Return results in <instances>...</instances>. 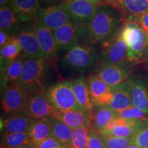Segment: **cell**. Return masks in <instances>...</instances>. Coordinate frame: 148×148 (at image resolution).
<instances>
[{"label": "cell", "instance_id": "cell-1", "mask_svg": "<svg viewBox=\"0 0 148 148\" xmlns=\"http://www.w3.org/2000/svg\"><path fill=\"white\" fill-rule=\"evenodd\" d=\"M111 8L101 5L95 15L85 26L84 36L90 43L102 44L121 27L119 25L123 21V17L119 18Z\"/></svg>", "mask_w": 148, "mask_h": 148}, {"label": "cell", "instance_id": "cell-2", "mask_svg": "<svg viewBox=\"0 0 148 148\" xmlns=\"http://www.w3.org/2000/svg\"><path fill=\"white\" fill-rule=\"evenodd\" d=\"M121 36L127 45V60L131 63L144 62L148 33L132 18H123Z\"/></svg>", "mask_w": 148, "mask_h": 148}, {"label": "cell", "instance_id": "cell-3", "mask_svg": "<svg viewBox=\"0 0 148 148\" xmlns=\"http://www.w3.org/2000/svg\"><path fill=\"white\" fill-rule=\"evenodd\" d=\"M97 60V54L92 46L77 43L66 51L61 58L60 64L71 72L82 73L91 69Z\"/></svg>", "mask_w": 148, "mask_h": 148}, {"label": "cell", "instance_id": "cell-4", "mask_svg": "<svg viewBox=\"0 0 148 148\" xmlns=\"http://www.w3.org/2000/svg\"><path fill=\"white\" fill-rule=\"evenodd\" d=\"M47 71V63L45 59L25 58L17 84L27 92L38 90L45 82Z\"/></svg>", "mask_w": 148, "mask_h": 148}, {"label": "cell", "instance_id": "cell-5", "mask_svg": "<svg viewBox=\"0 0 148 148\" xmlns=\"http://www.w3.org/2000/svg\"><path fill=\"white\" fill-rule=\"evenodd\" d=\"M29 97V92L17 84L7 86L1 97V111L8 117L27 114Z\"/></svg>", "mask_w": 148, "mask_h": 148}, {"label": "cell", "instance_id": "cell-6", "mask_svg": "<svg viewBox=\"0 0 148 148\" xmlns=\"http://www.w3.org/2000/svg\"><path fill=\"white\" fill-rule=\"evenodd\" d=\"M45 93L56 110L82 111L77 104L70 81L56 83L47 88Z\"/></svg>", "mask_w": 148, "mask_h": 148}, {"label": "cell", "instance_id": "cell-7", "mask_svg": "<svg viewBox=\"0 0 148 148\" xmlns=\"http://www.w3.org/2000/svg\"><path fill=\"white\" fill-rule=\"evenodd\" d=\"M121 27L111 38L101 44L103 62L104 63L121 64L128 62L127 45L121 36Z\"/></svg>", "mask_w": 148, "mask_h": 148}, {"label": "cell", "instance_id": "cell-8", "mask_svg": "<svg viewBox=\"0 0 148 148\" xmlns=\"http://www.w3.org/2000/svg\"><path fill=\"white\" fill-rule=\"evenodd\" d=\"M131 62L121 64H110L102 62L98 68L97 75L103 82L114 88L125 82L130 76L132 71Z\"/></svg>", "mask_w": 148, "mask_h": 148}, {"label": "cell", "instance_id": "cell-9", "mask_svg": "<svg viewBox=\"0 0 148 148\" xmlns=\"http://www.w3.org/2000/svg\"><path fill=\"white\" fill-rule=\"evenodd\" d=\"M63 4L71 21L80 26H86L100 7L88 0H71Z\"/></svg>", "mask_w": 148, "mask_h": 148}, {"label": "cell", "instance_id": "cell-10", "mask_svg": "<svg viewBox=\"0 0 148 148\" xmlns=\"http://www.w3.org/2000/svg\"><path fill=\"white\" fill-rule=\"evenodd\" d=\"M58 50H66L78 43L84 36L85 26H80L71 21L52 32Z\"/></svg>", "mask_w": 148, "mask_h": 148}, {"label": "cell", "instance_id": "cell-11", "mask_svg": "<svg viewBox=\"0 0 148 148\" xmlns=\"http://www.w3.org/2000/svg\"><path fill=\"white\" fill-rule=\"evenodd\" d=\"M37 19L52 32L71 21L63 3L40 8Z\"/></svg>", "mask_w": 148, "mask_h": 148}, {"label": "cell", "instance_id": "cell-12", "mask_svg": "<svg viewBox=\"0 0 148 148\" xmlns=\"http://www.w3.org/2000/svg\"><path fill=\"white\" fill-rule=\"evenodd\" d=\"M145 121L127 119L118 116L99 133L102 136L109 135L117 137H133L141 128Z\"/></svg>", "mask_w": 148, "mask_h": 148}, {"label": "cell", "instance_id": "cell-13", "mask_svg": "<svg viewBox=\"0 0 148 148\" xmlns=\"http://www.w3.org/2000/svg\"><path fill=\"white\" fill-rule=\"evenodd\" d=\"M132 105L148 113V77L132 74L127 79Z\"/></svg>", "mask_w": 148, "mask_h": 148}, {"label": "cell", "instance_id": "cell-14", "mask_svg": "<svg viewBox=\"0 0 148 148\" xmlns=\"http://www.w3.org/2000/svg\"><path fill=\"white\" fill-rule=\"evenodd\" d=\"M56 109L45 92H35L29 97L27 114L35 120L54 117Z\"/></svg>", "mask_w": 148, "mask_h": 148}, {"label": "cell", "instance_id": "cell-15", "mask_svg": "<svg viewBox=\"0 0 148 148\" xmlns=\"http://www.w3.org/2000/svg\"><path fill=\"white\" fill-rule=\"evenodd\" d=\"M86 82L90 98L95 106H109L113 98V88L110 87L97 75H90Z\"/></svg>", "mask_w": 148, "mask_h": 148}, {"label": "cell", "instance_id": "cell-16", "mask_svg": "<svg viewBox=\"0 0 148 148\" xmlns=\"http://www.w3.org/2000/svg\"><path fill=\"white\" fill-rule=\"evenodd\" d=\"M32 27L36 33L43 58L49 61L54 60L58 49L52 31L43 25L38 19L35 20Z\"/></svg>", "mask_w": 148, "mask_h": 148}, {"label": "cell", "instance_id": "cell-17", "mask_svg": "<svg viewBox=\"0 0 148 148\" xmlns=\"http://www.w3.org/2000/svg\"><path fill=\"white\" fill-rule=\"evenodd\" d=\"M16 38L21 47L22 56L24 58H43L33 27L23 29L18 33Z\"/></svg>", "mask_w": 148, "mask_h": 148}, {"label": "cell", "instance_id": "cell-18", "mask_svg": "<svg viewBox=\"0 0 148 148\" xmlns=\"http://www.w3.org/2000/svg\"><path fill=\"white\" fill-rule=\"evenodd\" d=\"M55 118L60 119L72 130L81 127H91L92 110H56Z\"/></svg>", "mask_w": 148, "mask_h": 148}, {"label": "cell", "instance_id": "cell-19", "mask_svg": "<svg viewBox=\"0 0 148 148\" xmlns=\"http://www.w3.org/2000/svg\"><path fill=\"white\" fill-rule=\"evenodd\" d=\"M106 5L119 10L123 18H136L148 11V0H113Z\"/></svg>", "mask_w": 148, "mask_h": 148}, {"label": "cell", "instance_id": "cell-20", "mask_svg": "<svg viewBox=\"0 0 148 148\" xmlns=\"http://www.w3.org/2000/svg\"><path fill=\"white\" fill-rule=\"evenodd\" d=\"M9 6L21 22L35 21L40 9L39 0H9Z\"/></svg>", "mask_w": 148, "mask_h": 148}, {"label": "cell", "instance_id": "cell-21", "mask_svg": "<svg viewBox=\"0 0 148 148\" xmlns=\"http://www.w3.org/2000/svg\"><path fill=\"white\" fill-rule=\"evenodd\" d=\"M35 119L27 114L12 116L1 119V136L14 133L29 132Z\"/></svg>", "mask_w": 148, "mask_h": 148}, {"label": "cell", "instance_id": "cell-22", "mask_svg": "<svg viewBox=\"0 0 148 148\" xmlns=\"http://www.w3.org/2000/svg\"><path fill=\"white\" fill-rule=\"evenodd\" d=\"M72 88L77 104L82 111H90L93 110L95 104L90 98L87 82L84 77H80L71 82Z\"/></svg>", "mask_w": 148, "mask_h": 148}, {"label": "cell", "instance_id": "cell-23", "mask_svg": "<svg viewBox=\"0 0 148 148\" xmlns=\"http://www.w3.org/2000/svg\"><path fill=\"white\" fill-rule=\"evenodd\" d=\"M118 116L117 112L108 106H95L92 110L91 129L100 132Z\"/></svg>", "mask_w": 148, "mask_h": 148}, {"label": "cell", "instance_id": "cell-24", "mask_svg": "<svg viewBox=\"0 0 148 148\" xmlns=\"http://www.w3.org/2000/svg\"><path fill=\"white\" fill-rule=\"evenodd\" d=\"M114 95L109 107L116 112L132 106V97L127 81L113 88Z\"/></svg>", "mask_w": 148, "mask_h": 148}, {"label": "cell", "instance_id": "cell-25", "mask_svg": "<svg viewBox=\"0 0 148 148\" xmlns=\"http://www.w3.org/2000/svg\"><path fill=\"white\" fill-rule=\"evenodd\" d=\"M28 133L33 146H36L46 138L52 136L49 118L35 120Z\"/></svg>", "mask_w": 148, "mask_h": 148}, {"label": "cell", "instance_id": "cell-26", "mask_svg": "<svg viewBox=\"0 0 148 148\" xmlns=\"http://www.w3.org/2000/svg\"><path fill=\"white\" fill-rule=\"evenodd\" d=\"M52 136L66 147L71 146L73 130L64 122L55 117H49Z\"/></svg>", "mask_w": 148, "mask_h": 148}, {"label": "cell", "instance_id": "cell-27", "mask_svg": "<svg viewBox=\"0 0 148 148\" xmlns=\"http://www.w3.org/2000/svg\"><path fill=\"white\" fill-rule=\"evenodd\" d=\"M1 69L19 58L22 49L16 37H10L4 46L1 47Z\"/></svg>", "mask_w": 148, "mask_h": 148}, {"label": "cell", "instance_id": "cell-28", "mask_svg": "<svg viewBox=\"0 0 148 148\" xmlns=\"http://www.w3.org/2000/svg\"><path fill=\"white\" fill-rule=\"evenodd\" d=\"M24 60L25 58L22 56L5 65L4 67L1 68V78L3 77V82L4 84H17L21 75Z\"/></svg>", "mask_w": 148, "mask_h": 148}, {"label": "cell", "instance_id": "cell-29", "mask_svg": "<svg viewBox=\"0 0 148 148\" xmlns=\"http://www.w3.org/2000/svg\"><path fill=\"white\" fill-rule=\"evenodd\" d=\"M1 136V148H17L32 144L28 132L14 133Z\"/></svg>", "mask_w": 148, "mask_h": 148}, {"label": "cell", "instance_id": "cell-30", "mask_svg": "<svg viewBox=\"0 0 148 148\" xmlns=\"http://www.w3.org/2000/svg\"><path fill=\"white\" fill-rule=\"evenodd\" d=\"M21 21L15 12L9 5L0 8V28L1 31L8 33L16 28Z\"/></svg>", "mask_w": 148, "mask_h": 148}, {"label": "cell", "instance_id": "cell-31", "mask_svg": "<svg viewBox=\"0 0 148 148\" xmlns=\"http://www.w3.org/2000/svg\"><path fill=\"white\" fill-rule=\"evenodd\" d=\"M90 129L91 127H81L73 130L71 146L75 148H87Z\"/></svg>", "mask_w": 148, "mask_h": 148}, {"label": "cell", "instance_id": "cell-32", "mask_svg": "<svg viewBox=\"0 0 148 148\" xmlns=\"http://www.w3.org/2000/svg\"><path fill=\"white\" fill-rule=\"evenodd\" d=\"M106 148H126L133 144V137L103 136Z\"/></svg>", "mask_w": 148, "mask_h": 148}, {"label": "cell", "instance_id": "cell-33", "mask_svg": "<svg viewBox=\"0 0 148 148\" xmlns=\"http://www.w3.org/2000/svg\"><path fill=\"white\" fill-rule=\"evenodd\" d=\"M120 117L127 119L135 120H147L148 113L134 106L129 107L124 110L117 112Z\"/></svg>", "mask_w": 148, "mask_h": 148}, {"label": "cell", "instance_id": "cell-34", "mask_svg": "<svg viewBox=\"0 0 148 148\" xmlns=\"http://www.w3.org/2000/svg\"><path fill=\"white\" fill-rule=\"evenodd\" d=\"M133 144L142 148H148V120L133 136Z\"/></svg>", "mask_w": 148, "mask_h": 148}, {"label": "cell", "instance_id": "cell-35", "mask_svg": "<svg viewBox=\"0 0 148 148\" xmlns=\"http://www.w3.org/2000/svg\"><path fill=\"white\" fill-rule=\"evenodd\" d=\"M87 148H106L102 135L97 131L90 129L88 134Z\"/></svg>", "mask_w": 148, "mask_h": 148}, {"label": "cell", "instance_id": "cell-36", "mask_svg": "<svg viewBox=\"0 0 148 148\" xmlns=\"http://www.w3.org/2000/svg\"><path fill=\"white\" fill-rule=\"evenodd\" d=\"M33 147L34 148H69L59 142L53 136L46 138L45 140H42L41 143Z\"/></svg>", "mask_w": 148, "mask_h": 148}, {"label": "cell", "instance_id": "cell-37", "mask_svg": "<svg viewBox=\"0 0 148 148\" xmlns=\"http://www.w3.org/2000/svg\"><path fill=\"white\" fill-rule=\"evenodd\" d=\"M134 19L136 21H137L140 26L148 33V11L142 15L138 16L137 18H134Z\"/></svg>", "mask_w": 148, "mask_h": 148}, {"label": "cell", "instance_id": "cell-38", "mask_svg": "<svg viewBox=\"0 0 148 148\" xmlns=\"http://www.w3.org/2000/svg\"><path fill=\"white\" fill-rule=\"evenodd\" d=\"M10 38V37L8 36V33L3 32V31L0 32V46L1 47H2L8 42Z\"/></svg>", "mask_w": 148, "mask_h": 148}, {"label": "cell", "instance_id": "cell-39", "mask_svg": "<svg viewBox=\"0 0 148 148\" xmlns=\"http://www.w3.org/2000/svg\"><path fill=\"white\" fill-rule=\"evenodd\" d=\"M88 1H90V2L95 3V4L99 5V6H101V4H103L102 0H88Z\"/></svg>", "mask_w": 148, "mask_h": 148}, {"label": "cell", "instance_id": "cell-40", "mask_svg": "<svg viewBox=\"0 0 148 148\" xmlns=\"http://www.w3.org/2000/svg\"><path fill=\"white\" fill-rule=\"evenodd\" d=\"M9 3V0H0V5L1 7L6 6Z\"/></svg>", "mask_w": 148, "mask_h": 148}, {"label": "cell", "instance_id": "cell-41", "mask_svg": "<svg viewBox=\"0 0 148 148\" xmlns=\"http://www.w3.org/2000/svg\"><path fill=\"white\" fill-rule=\"evenodd\" d=\"M56 0H39L40 3H53Z\"/></svg>", "mask_w": 148, "mask_h": 148}, {"label": "cell", "instance_id": "cell-42", "mask_svg": "<svg viewBox=\"0 0 148 148\" xmlns=\"http://www.w3.org/2000/svg\"><path fill=\"white\" fill-rule=\"evenodd\" d=\"M145 61H148V43L147 46V49H146L145 54V58H144V62Z\"/></svg>", "mask_w": 148, "mask_h": 148}, {"label": "cell", "instance_id": "cell-43", "mask_svg": "<svg viewBox=\"0 0 148 148\" xmlns=\"http://www.w3.org/2000/svg\"><path fill=\"white\" fill-rule=\"evenodd\" d=\"M126 148H142V147H139V146L135 145V144H132V145L128 146V147Z\"/></svg>", "mask_w": 148, "mask_h": 148}, {"label": "cell", "instance_id": "cell-44", "mask_svg": "<svg viewBox=\"0 0 148 148\" xmlns=\"http://www.w3.org/2000/svg\"><path fill=\"white\" fill-rule=\"evenodd\" d=\"M17 148H34V147H33V145H32V144H30V145H25V146H22V147H17Z\"/></svg>", "mask_w": 148, "mask_h": 148}, {"label": "cell", "instance_id": "cell-45", "mask_svg": "<svg viewBox=\"0 0 148 148\" xmlns=\"http://www.w3.org/2000/svg\"><path fill=\"white\" fill-rule=\"evenodd\" d=\"M112 1H113V0H102V3L103 4H107V3Z\"/></svg>", "mask_w": 148, "mask_h": 148}, {"label": "cell", "instance_id": "cell-46", "mask_svg": "<svg viewBox=\"0 0 148 148\" xmlns=\"http://www.w3.org/2000/svg\"><path fill=\"white\" fill-rule=\"evenodd\" d=\"M60 1H62V3H65L69 2V1H71V0H60Z\"/></svg>", "mask_w": 148, "mask_h": 148}, {"label": "cell", "instance_id": "cell-47", "mask_svg": "<svg viewBox=\"0 0 148 148\" xmlns=\"http://www.w3.org/2000/svg\"><path fill=\"white\" fill-rule=\"evenodd\" d=\"M69 148H75V147H73V146H71V147H69Z\"/></svg>", "mask_w": 148, "mask_h": 148}]
</instances>
